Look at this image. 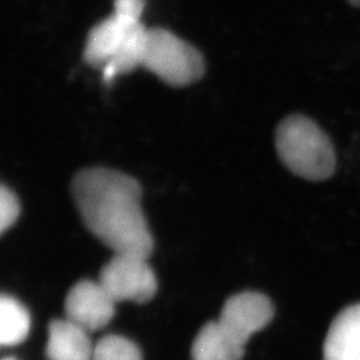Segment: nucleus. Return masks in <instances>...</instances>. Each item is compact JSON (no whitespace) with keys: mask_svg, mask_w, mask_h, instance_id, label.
<instances>
[{"mask_svg":"<svg viewBox=\"0 0 360 360\" xmlns=\"http://www.w3.org/2000/svg\"><path fill=\"white\" fill-rule=\"evenodd\" d=\"M20 215V203L11 188L1 184L0 187V231L11 229Z\"/></svg>","mask_w":360,"mask_h":360,"instance_id":"obj_14","label":"nucleus"},{"mask_svg":"<svg viewBox=\"0 0 360 360\" xmlns=\"http://www.w3.org/2000/svg\"><path fill=\"white\" fill-rule=\"evenodd\" d=\"M71 193L84 226L114 254L150 257L154 239L138 180L111 168H86L74 176Z\"/></svg>","mask_w":360,"mask_h":360,"instance_id":"obj_1","label":"nucleus"},{"mask_svg":"<svg viewBox=\"0 0 360 360\" xmlns=\"http://www.w3.org/2000/svg\"><path fill=\"white\" fill-rule=\"evenodd\" d=\"M349 4H352V6H355V7H360V0H347Z\"/></svg>","mask_w":360,"mask_h":360,"instance_id":"obj_16","label":"nucleus"},{"mask_svg":"<svg viewBox=\"0 0 360 360\" xmlns=\"http://www.w3.org/2000/svg\"><path fill=\"white\" fill-rule=\"evenodd\" d=\"M115 304L101 282L82 281L74 284L65 296V316L80 328L92 333L112 321Z\"/></svg>","mask_w":360,"mask_h":360,"instance_id":"obj_5","label":"nucleus"},{"mask_svg":"<svg viewBox=\"0 0 360 360\" xmlns=\"http://www.w3.org/2000/svg\"><path fill=\"white\" fill-rule=\"evenodd\" d=\"M275 146L281 162L296 176L322 181L334 175L336 154L333 142L307 116L284 117L276 129Z\"/></svg>","mask_w":360,"mask_h":360,"instance_id":"obj_2","label":"nucleus"},{"mask_svg":"<svg viewBox=\"0 0 360 360\" xmlns=\"http://www.w3.org/2000/svg\"><path fill=\"white\" fill-rule=\"evenodd\" d=\"M114 8V13L117 15L127 18L132 22H141L144 10V0H115Z\"/></svg>","mask_w":360,"mask_h":360,"instance_id":"obj_15","label":"nucleus"},{"mask_svg":"<svg viewBox=\"0 0 360 360\" xmlns=\"http://www.w3.org/2000/svg\"><path fill=\"white\" fill-rule=\"evenodd\" d=\"M323 360H360V304L343 309L331 323Z\"/></svg>","mask_w":360,"mask_h":360,"instance_id":"obj_8","label":"nucleus"},{"mask_svg":"<svg viewBox=\"0 0 360 360\" xmlns=\"http://www.w3.org/2000/svg\"><path fill=\"white\" fill-rule=\"evenodd\" d=\"M92 360H142L138 346L127 338L108 335L94 348Z\"/></svg>","mask_w":360,"mask_h":360,"instance_id":"obj_13","label":"nucleus"},{"mask_svg":"<svg viewBox=\"0 0 360 360\" xmlns=\"http://www.w3.org/2000/svg\"><path fill=\"white\" fill-rule=\"evenodd\" d=\"M148 257L115 254L101 271L99 282L117 302L147 303L156 294L158 282Z\"/></svg>","mask_w":360,"mask_h":360,"instance_id":"obj_4","label":"nucleus"},{"mask_svg":"<svg viewBox=\"0 0 360 360\" xmlns=\"http://www.w3.org/2000/svg\"><path fill=\"white\" fill-rule=\"evenodd\" d=\"M142 67L172 87H184L205 75V59L190 43L165 28H148Z\"/></svg>","mask_w":360,"mask_h":360,"instance_id":"obj_3","label":"nucleus"},{"mask_svg":"<svg viewBox=\"0 0 360 360\" xmlns=\"http://www.w3.org/2000/svg\"><path fill=\"white\" fill-rule=\"evenodd\" d=\"M191 355L193 360H240L245 355V346L218 322H211L196 335Z\"/></svg>","mask_w":360,"mask_h":360,"instance_id":"obj_10","label":"nucleus"},{"mask_svg":"<svg viewBox=\"0 0 360 360\" xmlns=\"http://www.w3.org/2000/svg\"><path fill=\"white\" fill-rule=\"evenodd\" d=\"M147 30L148 28L143 26L142 23L131 30L115 56L102 68L104 83H111L119 75L131 72L136 67L142 65Z\"/></svg>","mask_w":360,"mask_h":360,"instance_id":"obj_11","label":"nucleus"},{"mask_svg":"<svg viewBox=\"0 0 360 360\" xmlns=\"http://www.w3.org/2000/svg\"><path fill=\"white\" fill-rule=\"evenodd\" d=\"M6 360H13V359H6Z\"/></svg>","mask_w":360,"mask_h":360,"instance_id":"obj_17","label":"nucleus"},{"mask_svg":"<svg viewBox=\"0 0 360 360\" xmlns=\"http://www.w3.org/2000/svg\"><path fill=\"white\" fill-rule=\"evenodd\" d=\"M141 23L114 13L92 27L84 47V60L87 65L103 68L119 51L131 30Z\"/></svg>","mask_w":360,"mask_h":360,"instance_id":"obj_7","label":"nucleus"},{"mask_svg":"<svg viewBox=\"0 0 360 360\" xmlns=\"http://www.w3.org/2000/svg\"><path fill=\"white\" fill-rule=\"evenodd\" d=\"M31 318L26 307L13 296L0 299V343L3 347L18 346L26 340Z\"/></svg>","mask_w":360,"mask_h":360,"instance_id":"obj_12","label":"nucleus"},{"mask_svg":"<svg viewBox=\"0 0 360 360\" xmlns=\"http://www.w3.org/2000/svg\"><path fill=\"white\" fill-rule=\"evenodd\" d=\"M90 333L67 318L53 321L49 327L46 354L50 360H92Z\"/></svg>","mask_w":360,"mask_h":360,"instance_id":"obj_9","label":"nucleus"},{"mask_svg":"<svg viewBox=\"0 0 360 360\" xmlns=\"http://www.w3.org/2000/svg\"><path fill=\"white\" fill-rule=\"evenodd\" d=\"M274 306L269 297L257 292H242L233 295L223 306L218 323L245 346L252 335L264 328L272 321Z\"/></svg>","mask_w":360,"mask_h":360,"instance_id":"obj_6","label":"nucleus"}]
</instances>
